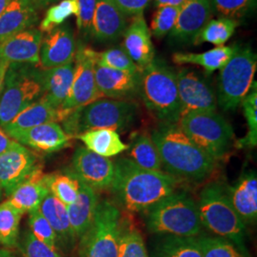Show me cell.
<instances>
[{
	"label": "cell",
	"mask_w": 257,
	"mask_h": 257,
	"mask_svg": "<svg viewBox=\"0 0 257 257\" xmlns=\"http://www.w3.org/2000/svg\"><path fill=\"white\" fill-rule=\"evenodd\" d=\"M256 0H212L213 11L221 18L237 20L245 18L254 9Z\"/></svg>",
	"instance_id": "obj_42"
},
{
	"label": "cell",
	"mask_w": 257,
	"mask_h": 257,
	"mask_svg": "<svg viewBox=\"0 0 257 257\" xmlns=\"http://www.w3.org/2000/svg\"><path fill=\"white\" fill-rule=\"evenodd\" d=\"M22 213L8 200L0 203V244L8 248L18 247Z\"/></svg>",
	"instance_id": "obj_34"
},
{
	"label": "cell",
	"mask_w": 257,
	"mask_h": 257,
	"mask_svg": "<svg viewBox=\"0 0 257 257\" xmlns=\"http://www.w3.org/2000/svg\"><path fill=\"white\" fill-rule=\"evenodd\" d=\"M213 15L212 0H187L180 12L170 37L176 43L193 44V40Z\"/></svg>",
	"instance_id": "obj_15"
},
{
	"label": "cell",
	"mask_w": 257,
	"mask_h": 257,
	"mask_svg": "<svg viewBox=\"0 0 257 257\" xmlns=\"http://www.w3.org/2000/svg\"><path fill=\"white\" fill-rule=\"evenodd\" d=\"M37 10L30 0H11L0 16V41L35 25Z\"/></svg>",
	"instance_id": "obj_28"
},
{
	"label": "cell",
	"mask_w": 257,
	"mask_h": 257,
	"mask_svg": "<svg viewBox=\"0 0 257 257\" xmlns=\"http://www.w3.org/2000/svg\"><path fill=\"white\" fill-rule=\"evenodd\" d=\"M76 138L80 139L85 147L92 153L107 158L117 156L128 149V145L121 140L119 134L109 128L88 131Z\"/></svg>",
	"instance_id": "obj_29"
},
{
	"label": "cell",
	"mask_w": 257,
	"mask_h": 257,
	"mask_svg": "<svg viewBox=\"0 0 257 257\" xmlns=\"http://www.w3.org/2000/svg\"><path fill=\"white\" fill-rule=\"evenodd\" d=\"M75 53L72 29L67 25L55 28L42 38L38 66L42 70H48L70 63L74 61Z\"/></svg>",
	"instance_id": "obj_16"
},
{
	"label": "cell",
	"mask_w": 257,
	"mask_h": 257,
	"mask_svg": "<svg viewBox=\"0 0 257 257\" xmlns=\"http://www.w3.org/2000/svg\"><path fill=\"white\" fill-rule=\"evenodd\" d=\"M78 11L76 14V25L84 35L92 34V19L96 0H76Z\"/></svg>",
	"instance_id": "obj_45"
},
{
	"label": "cell",
	"mask_w": 257,
	"mask_h": 257,
	"mask_svg": "<svg viewBox=\"0 0 257 257\" xmlns=\"http://www.w3.org/2000/svg\"><path fill=\"white\" fill-rule=\"evenodd\" d=\"M77 11L76 0H62L47 10L44 19L40 22L39 30L42 33H48L63 24L70 17L76 16Z\"/></svg>",
	"instance_id": "obj_39"
},
{
	"label": "cell",
	"mask_w": 257,
	"mask_h": 257,
	"mask_svg": "<svg viewBox=\"0 0 257 257\" xmlns=\"http://www.w3.org/2000/svg\"><path fill=\"white\" fill-rule=\"evenodd\" d=\"M45 177L46 175L41 166L38 167L10 194V204L22 214L38 210L43 199L50 193Z\"/></svg>",
	"instance_id": "obj_24"
},
{
	"label": "cell",
	"mask_w": 257,
	"mask_h": 257,
	"mask_svg": "<svg viewBox=\"0 0 257 257\" xmlns=\"http://www.w3.org/2000/svg\"><path fill=\"white\" fill-rule=\"evenodd\" d=\"M179 12L180 7L175 6H163L157 8L151 21L150 33L158 39L166 37L175 27Z\"/></svg>",
	"instance_id": "obj_41"
},
{
	"label": "cell",
	"mask_w": 257,
	"mask_h": 257,
	"mask_svg": "<svg viewBox=\"0 0 257 257\" xmlns=\"http://www.w3.org/2000/svg\"><path fill=\"white\" fill-rule=\"evenodd\" d=\"M96 63L131 74H139L141 72L122 47H112L102 53L97 52Z\"/></svg>",
	"instance_id": "obj_38"
},
{
	"label": "cell",
	"mask_w": 257,
	"mask_h": 257,
	"mask_svg": "<svg viewBox=\"0 0 257 257\" xmlns=\"http://www.w3.org/2000/svg\"><path fill=\"white\" fill-rule=\"evenodd\" d=\"M68 114L69 113L64 110L55 109L47 102L38 98V100L21 110L3 130L10 135L15 132L34 128L45 123L62 122Z\"/></svg>",
	"instance_id": "obj_27"
},
{
	"label": "cell",
	"mask_w": 257,
	"mask_h": 257,
	"mask_svg": "<svg viewBox=\"0 0 257 257\" xmlns=\"http://www.w3.org/2000/svg\"><path fill=\"white\" fill-rule=\"evenodd\" d=\"M118 257H149L141 232L124 221L120 233Z\"/></svg>",
	"instance_id": "obj_36"
},
{
	"label": "cell",
	"mask_w": 257,
	"mask_h": 257,
	"mask_svg": "<svg viewBox=\"0 0 257 257\" xmlns=\"http://www.w3.org/2000/svg\"><path fill=\"white\" fill-rule=\"evenodd\" d=\"M226 192L231 206L244 224H253L257 218L256 172H246L233 186L226 187Z\"/></svg>",
	"instance_id": "obj_22"
},
{
	"label": "cell",
	"mask_w": 257,
	"mask_h": 257,
	"mask_svg": "<svg viewBox=\"0 0 257 257\" xmlns=\"http://www.w3.org/2000/svg\"><path fill=\"white\" fill-rule=\"evenodd\" d=\"M237 26L238 22L234 19L227 18L211 19L199 31L193 40V45L198 46L208 42L217 47L224 46L232 37Z\"/></svg>",
	"instance_id": "obj_32"
},
{
	"label": "cell",
	"mask_w": 257,
	"mask_h": 257,
	"mask_svg": "<svg viewBox=\"0 0 257 257\" xmlns=\"http://www.w3.org/2000/svg\"><path fill=\"white\" fill-rule=\"evenodd\" d=\"M187 0H155V5L156 8L163 6H175L181 7Z\"/></svg>",
	"instance_id": "obj_48"
},
{
	"label": "cell",
	"mask_w": 257,
	"mask_h": 257,
	"mask_svg": "<svg viewBox=\"0 0 257 257\" xmlns=\"http://www.w3.org/2000/svg\"><path fill=\"white\" fill-rule=\"evenodd\" d=\"M148 230L156 234L197 237L202 224L197 204L185 193H174L147 211Z\"/></svg>",
	"instance_id": "obj_6"
},
{
	"label": "cell",
	"mask_w": 257,
	"mask_h": 257,
	"mask_svg": "<svg viewBox=\"0 0 257 257\" xmlns=\"http://www.w3.org/2000/svg\"><path fill=\"white\" fill-rule=\"evenodd\" d=\"M138 110L135 102L103 97L72 110L62 121V128L71 138L97 128L125 132L136 121Z\"/></svg>",
	"instance_id": "obj_3"
},
{
	"label": "cell",
	"mask_w": 257,
	"mask_h": 257,
	"mask_svg": "<svg viewBox=\"0 0 257 257\" xmlns=\"http://www.w3.org/2000/svg\"><path fill=\"white\" fill-rule=\"evenodd\" d=\"M70 172L94 191L110 190L115 165L110 158L98 156L86 147H78L74 152Z\"/></svg>",
	"instance_id": "obj_13"
},
{
	"label": "cell",
	"mask_w": 257,
	"mask_h": 257,
	"mask_svg": "<svg viewBox=\"0 0 257 257\" xmlns=\"http://www.w3.org/2000/svg\"><path fill=\"white\" fill-rule=\"evenodd\" d=\"M41 92L39 72L22 64H10L0 93V128L39 98Z\"/></svg>",
	"instance_id": "obj_10"
},
{
	"label": "cell",
	"mask_w": 257,
	"mask_h": 257,
	"mask_svg": "<svg viewBox=\"0 0 257 257\" xmlns=\"http://www.w3.org/2000/svg\"><path fill=\"white\" fill-rule=\"evenodd\" d=\"M157 257H203L197 237L167 235L157 248Z\"/></svg>",
	"instance_id": "obj_35"
},
{
	"label": "cell",
	"mask_w": 257,
	"mask_h": 257,
	"mask_svg": "<svg viewBox=\"0 0 257 257\" xmlns=\"http://www.w3.org/2000/svg\"><path fill=\"white\" fill-rule=\"evenodd\" d=\"M139 74H131L102 65L94 66V78L102 98L127 99L138 92Z\"/></svg>",
	"instance_id": "obj_21"
},
{
	"label": "cell",
	"mask_w": 257,
	"mask_h": 257,
	"mask_svg": "<svg viewBox=\"0 0 257 257\" xmlns=\"http://www.w3.org/2000/svg\"><path fill=\"white\" fill-rule=\"evenodd\" d=\"M197 240L202 249L203 257H248L226 239L201 235Z\"/></svg>",
	"instance_id": "obj_40"
},
{
	"label": "cell",
	"mask_w": 257,
	"mask_h": 257,
	"mask_svg": "<svg viewBox=\"0 0 257 257\" xmlns=\"http://www.w3.org/2000/svg\"><path fill=\"white\" fill-rule=\"evenodd\" d=\"M115 165L111 193L120 205L131 212H147L168 195L175 193L180 179L165 172L142 169L127 157Z\"/></svg>",
	"instance_id": "obj_1"
},
{
	"label": "cell",
	"mask_w": 257,
	"mask_h": 257,
	"mask_svg": "<svg viewBox=\"0 0 257 257\" xmlns=\"http://www.w3.org/2000/svg\"><path fill=\"white\" fill-rule=\"evenodd\" d=\"M9 63L3 60H0V93L2 91V87H3V82H4V78H5V74L9 68Z\"/></svg>",
	"instance_id": "obj_50"
},
{
	"label": "cell",
	"mask_w": 257,
	"mask_h": 257,
	"mask_svg": "<svg viewBox=\"0 0 257 257\" xmlns=\"http://www.w3.org/2000/svg\"><path fill=\"white\" fill-rule=\"evenodd\" d=\"M49 192L67 207L75 201L79 192V180L70 171L66 174L46 175Z\"/></svg>",
	"instance_id": "obj_33"
},
{
	"label": "cell",
	"mask_w": 257,
	"mask_h": 257,
	"mask_svg": "<svg viewBox=\"0 0 257 257\" xmlns=\"http://www.w3.org/2000/svg\"><path fill=\"white\" fill-rule=\"evenodd\" d=\"M97 52L89 47L81 46L74 56V73L70 92L61 110L70 113L72 110L102 98L94 78V66Z\"/></svg>",
	"instance_id": "obj_11"
},
{
	"label": "cell",
	"mask_w": 257,
	"mask_h": 257,
	"mask_svg": "<svg viewBox=\"0 0 257 257\" xmlns=\"http://www.w3.org/2000/svg\"><path fill=\"white\" fill-rule=\"evenodd\" d=\"M18 247L23 257H61L56 249L36 238L30 230L24 231Z\"/></svg>",
	"instance_id": "obj_44"
},
{
	"label": "cell",
	"mask_w": 257,
	"mask_h": 257,
	"mask_svg": "<svg viewBox=\"0 0 257 257\" xmlns=\"http://www.w3.org/2000/svg\"><path fill=\"white\" fill-rule=\"evenodd\" d=\"M165 173L176 178L202 181L215 169V160L198 147L178 124H162L153 131Z\"/></svg>",
	"instance_id": "obj_2"
},
{
	"label": "cell",
	"mask_w": 257,
	"mask_h": 257,
	"mask_svg": "<svg viewBox=\"0 0 257 257\" xmlns=\"http://www.w3.org/2000/svg\"><path fill=\"white\" fill-rule=\"evenodd\" d=\"M10 1L11 0H0V16L4 12V10L6 9V7L8 6Z\"/></svg>",
	"instance_id": "obj_52"
},
{
	"label": "cell",
	"mask_w": 257,
	"mask_h": 257,
	"mask_svg": "<svg viewBox=\"0 0 257 257\" xmlns=\"http://www.w3.org/2000/svg\"><path fill=\"white\" fill-rule=\"evenodd\" d=\"M38 211L55 230L57 237V247L59 246L67 250L74 248L76 238L71 227L67 206L49 193L40 204Z\"/></svg>",
	"instance_id": "obj_26"
},
{
	"label": "cell",
	"mask_w": 257,
	"mask_h": 257,
	"mask_svg": "<svg viewBox=\"0 0 257 257\" xmlns=\"http://www.w3.org/2000/svg\"><path fill=\"white\" fill-rule=\"evenodd\" d=\"M138 92L162 124H176L180 118V100L175 72L161 60H154L140 72Z\"/></svg>",
	"instance_id": "obj_5"
},
{
	"label": "cell",
	"mask_w": 257,
	"mask_h": 257,
	"mask_svg": "<svg viewBox=\"0 0 257 257\" xmlns=\"http://www.w3.org/2000/svg\"><path fill=\"white\" fill-rule=\"evenodd\" d=\"M196 204L203 227L214 236L230 241L248 255L246 225L231 206L223 184L213 182L205 186Z\"/></svg>",
	"instance_id": "obj_4"
},
{
	"label": "cell",
	"mask_w": 257,
	"mask_h": 257,
	"mask_svg": "<svg viewBox=\"0 0 257 257\" xmlns=\"http://www.w3.org/2000/svg\"><path fill=\"white\" fill-rule=\"evenodd\" d=\"M245 118L247 120L248 133L246 137L236 142V147L241 149L254 148L257 145V92L252 88L241 102Z\"/></svg>",
	"instance_id": "obj_37"
},
{
	"label": "cell",
	"mask_w": 257,
	"mask_h": 257,
	"mask_svg": "<svg viewBox=\"0 0 257 257\" xmlns=\"http://www.w3.org/2000/svg\"><path fill=\"white\" fill-rule=\"evenodd\" d=\"M9 136L19 144L43 154H51L64 149L70 144L71 139L62 127L55 122L15 132Z\"/></svg>",
	"instance_id": "obj_18"
},
{
	"label": "cell",
	"mask_w": 257,
	"mask_h": 257,
	"mask_svg": "<svg viewBox=\"0 0 257 257\" xmlns=\"http://www.w3.org/2000/svg\"><path fill=\"white\" fill-rule=\"evenodd\" d=\"M178 126L184 133L215 161L230 150L233 131L230 123L214 111H195L179 118Z\"/></svg>",
	"instance_id": "obj_8"
},
{
	"label": "cell",
	"mask_w": 257,
	"mask_h": 257,
	"mask_svg": "<svg viewBox=\"0 0 257 257\" xmlns=\"http://www.w3.org/2000/svg\"><path fill=\"white\" fill-rule=\"evenodd\" d=\"M122 217L112 203H98L90 229L79 239L78 257H118Z\"/></svg>",
	"instance_id": "obj_9"
},
{
	"label": "cell",
	"mask_w": 257,
	"mask_h": 257,
	"mask_svg": "<svg viewBox=\"0 0 257 257\" xmlns=\"http://www.w3.org/2000/svg\"><path fill=\"white\" fill-rule=\"evenodd\" d=\"M43 35L38 29H26L0 43V60L9 64H39Z\"/></svg>",
	"instance_id": "obj_17"
},
{
	"label": "cell",
	"mask_w": 257,
	"mask_h": 257,
	"mask_svg": "<svg viewBox=\"0 0 257 257\" xmlns=\"http://www.w3.org/2000/svg\"><path fill=\"white\" fill-rule=\"evenodd\" d=\"M31 3L35 6L37 10L44 9L51 4H54L58 0H30Z\"/></svg>",
	"instance_id": "obj_49"
},
{
	"label": "cell",
	"mask_w": 257,
	"mask_h": 257,
	"mask_svg": "<svg viewBox=\"0 0 257 257\" xmlns=\"http://www.w3.org/2000/svg\"><path fill=\"white\" fill-rule=\"evenodd\" d=\"M28 223L31 232L36 238L46 244L50 248L57 250V237L55 230L40 211L37 210L30 212Z\"/></svg>",
	"instance_id": "obj_43"
},
{
	"label": "cell",
	"mask_w": 257,
	"mask_h": 257,
	"mask_svg": "<svg viewBox=\"0 0 257 257\" xmlns=\"http://www.w3.org/2000/svg\"><path fill=\"white\" fill-rule=\"evenodd\" d=\"M15 143L16 140L12 139L3 128H0V155L13 147Z\"/></svg>",
	"instance_id": "obj_47"
},
{
	"label": "cell",
	"mask_w": 257,
	"mask_h": 257,
	"mask_svg": "<svg viewBox=\"0 0 257 257\" xmlns=\"http://www.w3.org/2000/svg\"><path fill=\"white\" fill-rule=\"evenodd\" d=\"M127 151V158L138 167L149 171H161V158L151 135L147 133L138 135Z\"/></svg>",
	"instance_id": "obj_31"
},
{
	"label": "cell",
	"mask_w": 257,
	"mask_h": 257,
	"mask_svg": "<svg viewBox=\"0 0 257 257\" xmlns=\"http://www.w3.org/2000/svg\"><path fill=\"white\" fill-rule=\"evenodd\" d=\"M234 51L235 45L216 47L200 54L175 53L173 55V61L177 65H198L204 68L207 74H211L227 64Z\"/></svg>",
	"instance_id": "obj_30"
},
{
	"label": "cell",
	"mask_w": 257,
	"mask_h": 257,
	"mask_svg": "<svg viewBox=\"0 0 257 257\" xmlns=\"http://www.w3.org/2000/svg\"><path fill=\"white\" fill-rule=\"evenodd\" d=\"M74 60L67 64L39 72L42 92L39 99L55 109H60L73 83Z\"/></svg>",
	"instance_id": "obj_23"
},
{
	"label": "cell",
	"mask_w": 257,
	"mask_h": 257,
	"mask_svg": "<svg viewBox=\"0 0 257 257\" xmlns=\"http://www.w3.org/2000/svg\"><path fill=\"white\" fill-rule=\"evenodd\" d=\"M127 28V18L113 0H96L92 35L100 42L117 40Z\"/></svg>",
	"instance_id": "obj_20"
},
{
	"label": "cell",
	"mask_w": 257,
	"mask_h": 257,
	"mask_svg": "<svg viewBox=\"0 0 257 257\" xmlns=\"http://www.w3.org/2000/svg\"><path fill=\"white\" fill-rule=\"evenodd\" d=\"M126 17H136L143 14L152 0H113Z\"/></svg>",
	"instance_id": "obj_46"
},
{
	"label": "cell",
	"mask_w": 257,
	"mask_h": 257,
	"mask_svg": "<svg viewBox=\"0 0 257 257\" xmlns=\"http://www.w3.org/2000/svg\"><path fill=\"white\" fill-rule=\"evenodd\" d=\"M256 55L248 46L235 45L234 54L218 76L217 103L224 110H234L253 85Z\"/></svg>",
	"instance_id": "obj_7"
},
{
	"label": "cell",
	"mask_w": 257,
	"mask_h": 257,
	"mask_svg": "<svg viewBox=\"0 0 257 257\" xmlns=\"http://www.w3.org/2000/svg\"><path fill=\"white\" fill-rule=\"evenodd\" d=\"M0 257H17L12 251L5 248H0Z\"/></svg>",
	"instance_id": "obj_51"
},
{
	"label": "cell",
	"mask_w": 257,
	"mask_h": 257,
	"mask_svg": "<svg viewBox=\"0 0 257 257\" xmlns=\"http://www.w3.org/2000/svg\"><path fill=\"white\" fill-rule=\"evenodd\" d=\"M98 203L96 191L79 181L78 195L75 201L67 207L71 227L76 240L81 238L92 226Z\"/></svg>",
	"instance_id": "obj_25"
},
{
	"label": "cell",
	"mask_w": 257,
	"mask_h": 257,
	"mask_svg": "<svg viewBox=\"0 0 257 257\" xmlns=\"http://www.w3.org/2000/svg\"><path fill=\"white\" fill-rule=\"evenodd\" d=\"M123 36L124 41L122 48L140 71L155 60V48L143 14L134 17Z\"/></svg>",
	"instance_id": "obj_19"
},
{
	"label": "cell",
	"mask_w": 257,
	"mask_h": 257,
	"mask_svg": "<svg viewBox=\"0 0 257 257\" xmlns=\"http://www.w3.org/2000/svg\"><path fill=\"white\" fill-rule=\"evenodd\" d=\"M2 194H3V191H2V189L0 188V200H1V198H2Z\"/></svg>",
	"instance_id": "obj_53"
},
{
	"label": "cell",
	"mask_w": 257,
	"mask_h": 257,
	"mask_svg": "<svg viewBox=\"0 0 257 257\" xmlns=\"http://www.w3.org/2000/svg\"><path fill=\"white\" fill-rule=\"evenodd\" d=\"M38 167L37 155L16 141L13 147L0 155V188L9 196Z\"/></svg>",
	"instance_id": "obj_14"
},
{
	"label": "cell",
	"mask_w": 257,
	"mask_h": 257,
	"mask_svg": "<svg viewBox=\"0 0 257 257\" xmlns=\"http://www.w3.org/2000/svg\"><path fill=\"white\" fill-rule=\"evenodd\" d=\"M175 74L180 100V117L190 112L216 110V94L204 76L188 68L179 70Z\"/></svg>",
	"instance_id": "obj_12"
}]
</instances>
